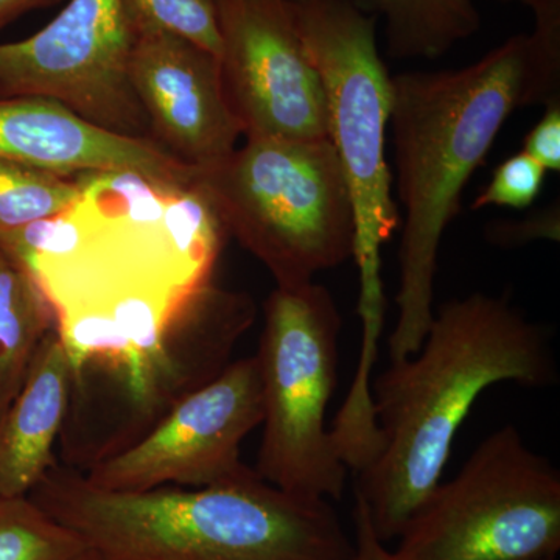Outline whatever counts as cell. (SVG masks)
I'll return each mask as SVG.
<instances>
[{"label":"cell","instance_id":"7c38bea8","mask_svg":"<svg viewBox=\"0 0 560 560\" xmlns=\"http://www.w3.org/2000/svg\"><path fill=\"white\" fill-rule=\"evenodd\" d=\"M131 83L151 139L191 168L231 154L242 136L221 83L220 60L161 31L136 32Z\"/></svg>","mask_w":560,"mask_h":560},{"label":"cell","instance_id":"2e32d148","mask_svg":"<svg viewBox=\"0 0 560 560\" xmlns=\"http://www.w3.org/2000/svg\"><path fill=\"white\" fill-rule=\"evenodd\" d=\"M386 21L389 57L438 58L481 27L474 0H352Z\"/></svg>","mask_w":560,"mask_h":560},{"label":"cell","instance_id":"ac0fdd59","mask_svg":"<svg viewBox=\"0 0 560 560\" xmlns=\"http://www.w3.org/2000/svg\"><path fill=\"white\" fill-rule=\"evenodd\" d=\"M77 175L0 158V232L51 219L80 197Z\"/></svg>","mask_w":560,"mask_h":560},{"label":"cell","instance_id":"5bb4252c","mask_svg":"<svg viewBox=\"0 0 560 560\" xmlns=\"http://www.w3.org/2000/svg\"><path fill=\"white\" fill-rule=\"evenodd\" d=\"M69 400L68 355L51 331L16 396L0 412V499L31 495L57 463Z\"/></svg>","mask_w":560,"mask_h":560},{"label":"cell","instance_id":"52a82bcc","mask_svg":"<svg viewBox=\"0 0 560 560\" xmlns=\"http://www.w3.org/2000/svg\"><path fill=\"white\" fill-rule=\"evenodd\" d=\"M342 318L326 287H276L264 304L256 360L261 442L256 474L304 499L340 500L348 485L326 415L337 389Z\"/></svg>","mask_w":560,"mask_h":560},{"label":"cell","instance_id":"3957f363","mask_svg":"<svg viewBox=\"0 0 560 560\" xmlns=\"http://www.w3.org/2000/svg\"><path fill=\"white\" fill-rule=\"evenodd\" d=\"M558 381L550 335L504 296L474 293L434 312L415 355L372 385L383 451L359 475L355 495L382 541L399 539L441 482L459 427L497 383L545 388Z\"/></svg>","mask_w":560,"mask_h":560},{"label":"cell","instance_id":"cb8c5ba5","mask_svg":"<svg viewBox=\"0 0 560 560\" xmlns=\"http://www.w3.org/2000/svg\"><path fill=\"white\" fill-rule=\"evenodd\" d=\"M54 2L57 0H0V28L7 27L10 22L18 20L28 11L50 5Z\"/></svg>","mask_w":560,"mask_h":560},{"label":"cell","instance_id":"9a60e30c","mask_svg":"<svg viewBox=\"0 0 560 560\" xmlns=\"http://www.w3.org/2000/svg\"><path fill=\"white\" fill-rule=\"evenodd\" d=\"M51 331L49 302L31 272L0 243V412L16 396Z\"/></svg>","mask_w":560,"mask_h":560},{"label":"cell","instance_id":"30bf717a","mask_svg":"<svg viewBox=\"0 0 560 560\" xmlns=\"http://www.w3.org/2000/svg\"><path fill=\"white\" fill-rule=\"evenodd\" d=\"M261 423L256 357L232 360L184 397L130 448L84 471L94 488L142 492L164 486L201 489L248 480L242 444Z\"/></svg>","mask_w":560,"mask_h":560},{"label":"cell","instance_id":"ffe728a7","mask_svg":"<svg viewBox=\"0 0 560 560\" xmlns=\"http://www.w3.org/2000/svg\"><path fill=\"white\" fill-rule=\"evenodd\" d=\"M547 171L525 151L501 162L485 190L478 195L471 209L489 206L526 209L539 197Z\"/></svg>","mask_w":560,"mask_h":560},{"label":"cell","instance_id":"7402d4cb","mask_svg":"<svg viewBox=\"0 0 560 560\" xmlns=\"http://www.w3.org/2000/svg\"><path fill=\"white\" fill-rule=\"evenodd\" d=\"M523 151L547 172H560V98L545 106L544 117L528 132Z\"/></svg>","mask_w":560,"mask_h":560},{"label":"cell","instance_id":"277c9868","mask_svg":"<svg viewBox=\"0 0 560 560\" xmlns=\"http://www.w3.org/2000/svg\"><path fill=\"white\" fill-rule=\"evenodd\" d=\"M28 497L101 560H349L353 551L330 501L291 495L259 475L114 492L57 460Z\"/></svg>","mask_w":560,"mask_h":560},{"label":"cell","instance_id":"603a6c76","mask_svg":"<svg viewBox=\"0 0 560 560\" xmlns=\"http://www.w3.org/2000/svg\"><path fill=\"white\" fill-rule=\"evenodd\" d=\"M353 523H355V537H353V551L349 560H397L394 552L385 547V541H382L375 533L366 504L357 495Z\"/></svg>","mask_w":560,"mask_h":560},{"label":"cell","instance_id":"8fae6325","mask_svg":"<svg viewBox=\"0 0 560 560\" xmlns=\"http://www.w3.org/2000/svg\"><path fill=\"white\" fill-rule=\"evenodd\" d=\"M221 83L246 139L327 138L323 81L287 0H210Z\"/></svg>","mask_w":560,"mask_h":560},{"label":"cell","instance_id":"484cf974","mask_svg":"<svg viewBox=\"0 0 560 560\" xmlns=\"http://www.w3.org/2000/svg\"><path fill=\"white\" fill-rule=\"evenodd\" d=\"M551 560H555V559H551Z\"/></svg>","mask_w":560,"mask_h":560},{"label":"cell","instance_id":"d6986e66","mask_svg":"<svg viewBox=\"0 0 560 560\" xmlns=\"http://www.w3.org/2000/svg\"><path fill=\"white\" fill-rule=\"evenodd\" d=\"M135 32L161 31L221 57V36L210 0H121Z\"/></svg>","mask_w":560,"mask_h":560},{"label":"cell","instance_id":"ba28073f","mask_svg":"<svg viewBox=\"0 0 560 560\" xmlns=\"http://www.w3.org/2000/svg\"><path fill=\"white\" fill-rule=\"evenodd\" d=\"M559 550V470L506 425L431 490L393 552L397 560H551Z\"/></svg>","mask_w":560,"mask_h":560},{"label":"cell","instance_id":"8992f818","mask_svg":"<svg viewBox=\"0 0 560 560\" xmlns=\"http://www.w3.org/2000/svg\"><path fill=\"white\" fill-rule=\"evenodd\" d=\"M198 178L230 237L276 287L312 282L353 257L352 202L329 138L246 139Z\"/></svg>","mask_w":560,"mask_h":560},{"label":"cell","instance_id":"4fadbf2b","mask_svg":"<svg viewBox=\"0 0 560 560\" xmlns=\"http://www.w3.org/2000/svg\"><path fill=\"white\" fill-rule=\"evenodd\" d=\"M0 158L62 175L135 171L187 178L197 173L154 140L103 130L60 102L36 95L0 97Z\"/></svg>","mask_w":560,"mask_h":560},{"label":"cell","instance_id":"d4e9b609","mask_svg":"<svg viewBox=\"0 0 560 560\" xmlns=\"http://www.w3.org/2000/svg\"><path fill=\"white\" fill-rule=\"evenodd\" d=\"M503 2H522L525 3V5L530 7V10H533L534 7L539 5L544 0H503Z\"/></svg>","mask_w":560,"mask_h":560},{"label":"cell","instance_id":"7a4b0ae2","mask_svg":"<svg viewBox=\"0 0 560 560\" xmlns=\"http://www.w3.org/2000/svg\"><path fill=\"white\" fill-rule=\"evenodd\" d=\"M533 11V33L512 36L467 68L393 77L389 124L405 220L390 363L415 355L425 340L442 237L508 117L560 98V0Z\"/></svg>","mask_w":560,"mask_h":560},{"label":"cell","instance_id":"9c48e42d","mask_svg":"<svg viewBox=\"0 0 560 560\" xmlns=\"http://www.w3.org/2000/svg\"><path fill=\"white\" fill-rule=\"evenodd\" d=\"M135 38L121 0H70L31 38L0 44V97L51 98L103 130L151 139L131 83Z\"/></svg>","mask_w":560,"mask_h":560},{"label":"cell","instance_id":"6da1fadb","mask_svg":"<svg viewBox=\"0 0 560 560\" xmlns=\"http://www.w3.org/2000/svg\"><path fill=\"white\" fill-rule=\"evenodd\" d=\"M65 212L0 232L49 302L70 364L58 453L88 471L213 381L257 308L215 282L230 238L198 172L79 173Z\"/></svg>","mask_w":560,"mask_h":560},{"label":"cell","instance_id":"44dd1931","mask_svg":"<svg viewBox=\"0 0 560 560\" xmlns=\"http://www.w3.org/2000/svg\"><path fill=\"white\" fill-rule=\"evenodd\" d=\"M486 238L500 248H517L530 242L560 241L559 205H552L525 220L490 221Z\"/></svg>","mask_w":560,"mask_h":560},{"label":"cell","instance_id":"e0dca14e","mask_svg":"<svg viewBox=\"0 0 560 560\" xmlns=\"http://www.w3.org/2000/svg\"><path fill=\"white\" fill-rule=\"evenodd\" d=\"M0 560H101L31 497L0 499Z\"/></svg>","mask_w":560,"mask_h":560},{"label":"cell","instance_id":"5b68a950","mask_svg":"<svg viewBox=\"0 0 560 560\" xmlns=\"http://www.w3.org/2000/svg\"><path fill=\"white\" fill-rule=\"evenodd\" d=\"M294 24L326 92L327 138L348 184L360 270L359 313L364 340H378L385 326L382 248L399 228L386 130L393 77L377 49V18L352 0H287Z\"/></svg>","mask_w":560,"mask_h":560}]
</instances>
